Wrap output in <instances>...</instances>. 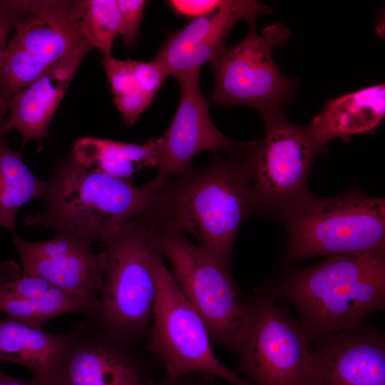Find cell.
<instances>
[{
  "label": "cell",
  "instance_id": "cell-1",
  "mask_svg": "<svg viewBox=\"0 0 385 385\" xmlns=\"http://www.w3.org/2000/svg\"><path fill=\"white\" fill-rule=\"evenodd\" d=\"M253 140L214 155L204 168H190L167 181L156 192L140 217L156 229L190 234L225 267L230 269L238 231L247 217L257 214L252 189Z\"/></svg>",
  "mask_w": 385,
  "mask_h": 385
},
{
  "label": "cell",
  "instance_id": "cell-2",
  "mask_svg": "<svg viewBox=\"0 0 385 385\" xmlns=\"http://www.w3.org/2000/svg\"><path fill=\"white\" fill-rule=\"evenodd\" d=\"M290 303L308 342L364 324L385 307V250L328 256L289 273L268 291Z\"/></svg>",
  "mask_w": 385,
  "mask_h": 385
},
{
  "label": "cell",
  "instance_id": "cell-3",
  "mask_svg": "<svg viewBox=\"0 0 385 385\" xmlns=\"http://www.w3.org/2000/svg\"><path fill=\"white\" fill-rule=\"evenodd\" d=\"M46 182L45 211L28 216L24 222L89 245L143 216L157 192L148 183L138 187L91 170L73 156L58 164Z\"/></svg>",
  "mask_w": 385,
  "mask_h": 385
},
{
  "label": "cell",
  "instance_id": "cell-4",
  "mask_svg": "<svg viewBox=\"0 0 385 385\" xmlns=\"http://www.w3.org/2000/svg\"><path fill=\"white\" fill-rule=\"evenodd\" d=\"M106 267L101 292L86 320L120 342L148 339L156 299L158 231L138 217L101 239Z\"/></svg>",
  "mask_w": 385,
  "mask_h": 385
},
{
  "label": "cell",
  "instance_id": "cell-5",
  "mask_svg": "<svg viewBox=\"0 0 385 385\" xmlns=\"http://www.w3.org/2000/svg\"><path fill=\"white\" fill-rule=\"evenodd\" d=\"M278 216L287 232V260L385 250L381 197L354 190L327 198L310 193Z\"/></svg>",
  "mask_w": 385,
  "mask_h": 385
},
{
  "label": "cell",
  "instance_id": "cell-6",
  "mask_svg": "<svg viewBox=\"0 0 385 385\" xmlns=\"http://www.w3.org/2000/svg\"><path fill=\"white\" fill-rule=\"evenodd\" d=\"M83 1H24V10L0 61V113L54 64L86 44ZM92 44V43H91Z\"/></svg>",
  "mask_w": 385,
  "mask_h": 385
},
{
  "label": "cell",
  "instance_id": "cell-7",
  "mask_svg": "<svg viewBox=\"0 0 385 385\" xmlns=\"http://www.w3.org/2000/svg\"><path fill=\"white\" fill-rule=\"evenodd\" d=\"M161 253L190 303L205 322L211 341L237 353L248 323L247 301L242 299L230 269L186 235L158 230Z\"/></svg>",
  "mask_w": 385,
  "mask_h": 385
},
{
  "label": "cell",
  "instance_id": "cell-8",
  "mask_svg": "<svg viewBox=\"0 0 385 385\" xmlns=\"http://www.w3.org/2000/svg\"><path fill=\"white\" fill-rule=\"evenodd\" d=\"M162 253L154 261L156 299L145 350L156 356L165 377L190 374L221 378L232 385H250L215 356L207 328L181 290Z\"/></svg>",
  "mask_w": 385,
  "mask_h": 385
},
{
  "label": "cell",
  "instance_id": "cell-9",
  "mask_svg": "<svg viewBox=\"0 0 385 385\" xmlns=\"http://www.w3.org/2000/svg\"><path fill=\"white\" fill-rule=\"evenodd\" d=\"M247 36L225 48L213 59L214 85L211 100L223 107L249 106L261 117L282 111L293 99L297 80L285 76L272 58V51L285 43L290 31L284 24L272 23L260 33L249 26Z\"/></svg>",
  "mask_w": 385,
  "mask_h": 385
},
{
  "label": "cell",
  "instance_id": "cell-10",
  "mask_svg": "<svg viewBox=\"0 0 385 385\" xmlns=\"http://www.w3.org/2000/svg\"><path fill=\"white\" fill-rule=\"evenodd\" d=\"M265 292L247 301L248 323L235 372L250 385H307L311 352L298 320Z\"/></svg>",
  "mask_w": 385,
  "mask_h": 385
},
{
  "label": "cell",
  "instance_id": "cell-11",
  "mask_svg": "<svg viewBox=\"0 0 385 385\" xmlns=\"http://www.w3.org/2000/svg\"><path fill=\"white\" fill-rule=\"evenodd\" d=\"M265 136L251 150L257 214L279 215L311 192L307 183L315 158L326 148L307 127L289 121L283 111L262 117Z\"/></svg>",
  "mask_w": 385,
  "mask_h": 385
},
{
  "label": "cell",
  "instance_id": "cell-12",
  "mask_svg": "<svg viewBox=\"0 0 385 385\" xmlns=\"http://www.w3.org/2000/svg\"><path fill=\"white\" fill-rule=\"evenodd\" d=\"M139 344L116 340L85 321L69 332L56 385H155Z\"/></svg>",
  "mask_w": 385,
  "mask_h": 385
},
{
  "label": "cell",
  "instance_id": "cell-13",
  "mask_svg": "<svg viewBox=\"0 0 385 385\" xmlns=\"http://www.w3.org/2000/svg\"><path fill=\"white\" fill-rule=\"evenodd\" d=\"M200 73L195 71L175 78L180 85V99L171 123L158 138V173L148 183L154 190L170 177L190 169L192 160L200 153L230 152L245 143L228 138L214 124L210 100L200 88Z\"/></svg>",
  "mask_w": 385,
  "mask_h": 385
},
{
  "label": "cell",
  "instance_id": "cell-14",
  "mask_svg": "<svg viewBox=\"0 0 385 385\" xmlns=\"http://www.w3.org/2000/svg\"><path fill=\"white\" fill-rule=\"evenodd\" d=\"M12 243L21 260L22 275L43 278L91 304L96 300L106 267L103 250L95 253L89 245L56 235L49 240L31 242L14 234Z\"/></svg>",
  "mask_w": 385,
  "mask_h": 385
},
{
  "label": "cell",
  "instance_id": "cell-15",
  "mask_svg": "<svg viewBox=\"0 0 385 385\" xmlns=\"http://www.w3.org/2000/svg\"><path fill=\"white\" fill-rule=\"evenodd\" d=\"M313 342L307 385H385V337L365 327Z\"/></svg>",
  "mask_w": 385,
  "mask_h": 385
},
{
  "label": "cell",
  "instance_id": "cell-16",
  "mask_svg": "<svg viewBox=\"0 0 385 385\" xmlns=\"http://www.w3.org/2000/svg\"><path fill=\"white\" fill-rule=\"evenodd\" d=\"M272 13L269 6L253 0H224L212 14L194 19L171 34L154 57L168 76H178L200 71L225 48L227 34L240 20L255 25L257 18Z\"/></svg>",
  "mask_w": 385,
  "mask_h": 385
},
{
  "label": "cell",
  "instance_id": "cell-17",
  "mask_svg": "<svg viewBox=\"0 0 385 385\" xmlns=\"http://www.w3.org/2000/svg\"><path fill=\"white\" fill-rule=\"evenodd\" d=\"M91 43L58 61L15 95L8 106V126L16 129L24 143L48 138V127Z\"/></svg>",
  "mask_w": 385,
  "mask_h": 385
},
{
  "label": "cell",
  "instance_id": "cell-18",
  "mask_svg": "<svg viewBox=\"0 0 385 385\" xmlns=\"http://www.w3.org/2000/svg\"><path fill=\"white\" fill-rule=\"evenodd\" d=\"M69 332L53 334L9 317L0 320V362L29 369L41 385H56Z\"/></svg>",
  "mask_w": 385,
  "mask_h": 385
},
{
  "label": "cell",
  "instance_id": "cell-19",
  "mask_svg": "<svg viewBox=\"0 0 385 385\" xmlns=\"http://www.w3.org/2000/svg\"><path fill=\"white\" fill-rule=\"evenodd\" d=\"M385 115V85L363 88L329 101L307 126L321 145L375 129Z\"/></svg>",
  "mask_w": 385,
  "mask_h": 385
},
{
  "label": "cell",
  "instance_id": "cell-20",
  "mask_svg": "<svg viewBox=\"0 0 385 385\" xmlns=\"http://www.w3.org/2000/svg\"><path fill=\"white\" fill-rule=\"evenodd\" d=\"M73 158L91 170L130 180L137 170L158 167L159 140L150 138L143 144H134L86 137L74 143Z\"/></svg>",
  "mask_w": 385,
  "mask_h": 385
},
{
  "label": "cell",
  "instance_id": "cell-21",
  "mask_svg": "<svg viewBox=\"0 0 385 385\" xmlns=\"http://www.w3.org/2000/svg\"><path fill=\"white\" fill-rule=\"evenodd\" d=\"M10 131L7 115L0 113V226L16 234L19 210L33 199L43 200L46 182L31 173L20 151L9 147L4 137Z\"/></svg>",
  "mask_w": 385,
  "mask_h": 385
},
{
  "label": "cell",
  "instance_id": "cell-22",
  "mask_svg": "<svg viewBox=\"0 0 385 385\" xmlns=\"http://www.w3.org/2000/svg\"><path fill=\"white\" fill-rule=\"evenodd\" d=\"M92 304L56 287L34 297L14 298L0 294V312L33 328L43 329L50 319L67 313L88 316Z\"/></svg>",
  "mask_w": 385,
  "mask_h": 385
},
{
  "label": "cell",
  "instance_id": "cell-23",
  "mask_svg": "<svg viewBox=\"0 0 385 385\" xmlns=\"http://www.w3.org/2000/svg\"><path fill=\"white\" fill-rule=\"evenodd\" d=\"M85 31L93 47L103 56L112 55L115 38L119 35L120 14L116 0H83Z\"/></svg>",
  "mask_w": 385,
  "mask_h": 385
},
{
  "label": "cell",
  "instance_id": "cell-24",
  "mask_svg": "<svg viewBox=\"0 0 385 385\" xmlns=\"http://www.w3.org/2000/svg\"><path fill=\"white\" fill-rule=\"evenodd\" d=\"M133 62L134 60L132 59H117L112 55L103 57L102 63L114 96L113 98L142 91L134 76Z\"/></svg>",
  "mask_w": 385,
  "mask_h": 385
},
{
  "label": "cell",
  "instance_id": "cell-25",
  "mask_svg": "<svg viewBox=\"0 0 385 385\" xmlns=\"http://www.w3.org/2000/svg\"><path fill=\"white\" fill-rule=\"evenodd\" d=\"M117 4L120 14L119 35L125 46L133 47L140 36V24L147 1L118 0Z\"/></svg>",
  "mask_w": 385,
  "mask_h": 385
},
{
  "label": "cell",
  "instance_id": "cell-26",
  "mask_svg": "<svg viewBox=\"0 0 385 385\" xmlns=\"http://www.w3.org/2000/svg\"><path fill=\"white\" fill-rule=\"evenodd\" d=\"M133 71L140 89L153 98L168 76L162 66L154 59L149 61L134 60Z\"/></svg>",
  "mask_w": 385,
  "mask_h": 385
},
{
  "label": "cell",
  "instance_id": "cell-27",
  "mask_svg": "<svg viewBox=\"0 0 385 385\" xmlns=\"http://www.w3.org/2000/svg\"><path fill=\"white\" fill-rule=\"evenodd\" d=\"M53 287L43 278L21 275L19 279L0 284V294L14 298H29L41 295Z\"/></svg>",
  "mask_w": 385,
  "mask_h": 385
},
{
  "label": "cell",
  "instance_id": "cell-28",
  "mask_svg": "<svg viewBox=\"0 0 385 385\" xmlns=\"http://www.w3.org/2000/svg\"><path fill=\"white\" fill-rule=\"evenodd\" d=\"M24 10V1L0 0V61Z\"/></svg>",
  "mask_w": 385,
  "mask_h": 385
},
{
  "label": "cell",
  "instance_id": "cell-29",
  "mask_svg": "<svg viewBox=\"0 0 385 385\" xmlns=\"http://www.w3.org/2000/svg\"><path fill=\"white\" fill-rule=\"evenodd\" d=\"M153 98L143 91H139L133 94L115 98L113 103L121 113L125 124L132 126L151 104Z\"/></svg>",
  "mask_w": 385,
  "mask_h": 385
},
{
  "label": "cell",
  "instance_id": "cell-30",
  "mask_svg": "<svg viewBox=\"0 0 385 385\" xmlns=\"http://www.w3.org/2000/svg\"><path fill=\"white\" fill-rule=\"evenodd\" d=\"M224 0H170L166 1L170 9L182 16L195 19L217 10Z\"/></svg>",
  "mask_w": 385,
  "mask_h": 385
},
{
  "label": "cell",
  "instance_id": "cell-31",
  "mask_svg": "<svg viewBox=\"0 0 385 385\" xmlns=\"http://www.w3.org/2000/svg\"><path fill=\"white\" fill-rule=\"evenodd\" d=\"M155 385H215L214 377L203 374H190L174 379H157Z\"/></svg>",
  "mask_w": 385,
  "mask_h": 385
},
{
  "label": "cell",
  "instance_id": "cell-32",
  "mask_svg": "<svg viewBox=\"0 0 385 385\" xmlns=\"http://www.w3.org/2000/svg\"><path fill=\"white\" fill-rule=\"evenodd\" d=\"M21 275V269L16 262L8 260L0 264V284L16 280Z\"/></svg>",
  "mask_w": 385,
  "mask_h": 385
},
{
  "label": "cell",
  "instance_id": "cell-33",
  "mask_svg": "<svg viewBox=\"0 0 385 385\" xmlns=\"http://www.w3.org/2000/svg\"><path fill=\"white\" fill-rule=\"evenodd\" d=\"M0 385H41L33 378L21 379L6 374L0 369Z\"/></svg>",
  "mask_w": 385,
  "mask_h": 385
}]
</instances>
